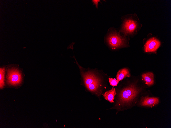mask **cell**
I'll use <instances>...</instances> for the list:
<instances>
[{
	"label": "cell",
	"instance_id": "277c9868",
	"mask_svg": "<svg viewBox=\"0 0 171 128\" xmlns=\"http://www.w3.org/2000/svg\"><path fill=\"white\" fill-rule=\"evenodd\" d=\"M138 93V90L133 85L126 87L120 91L116 106L129 105L134 99Z\"/></svg>",
	"mask_w": 171,
	"mask_h": 128
},
{
	"label": "cell",
	"instance_id": "30bf717a",
	"mask_svg": "<svg viewBox=\"0 0 171 128\" xmlns=\"http://www.w3.org/2000/svg\"><path fill=\"white\" fill-rule=\"evenodd\" d=\"M115 89L114 88L105 92L103 94L104 98L110 102H114V99L115 95L116 94Z\"/></svg>",
	"mask_w": 171,
	"mask_h": 128
},
{
	"label": "cell",
	"instance_id": "8fae6325",
	"mask_svg": "<svg viewBox=\"0 0 171 128\" xmlns=\"http://www.w3.org/2000/svg\"><path fill=\"white\" fill-rule=\"evenodd\" d=\"M5 69L4 68L0 69V87L2 88L4 85V75Z\"/></svg>",
	"mask_w": 171,
	"mask_h": 128
},
{
	"label": "cell",
	"instance_id": "8992f818",
	"mask_svg": "<svg viewBox=\"0 0 171 128\" xmlns=\"http://www.w3.org/2000/svg\"><path fill=\"white\" fill-rule=\"evenodd\" d=\"M161 44L160 41L155 37L149 39L145 43L144 49L146 52H155L159 48Z\"/></svg>",
	"mask_w": 171,
	"mask_h": 128
},
{
	"label": "cell",
	"instance_id": "5b68a950",
	"mask_svg": "<svg viewBox=\"0 0 171 128\" xmlns=\"http://www.w3.org/2000/svg\"><path fill=\"white\" fill-rule=\"evenodd\" d=\"M22 76L19 71L17 69L12 68L7 71L8 83L12 85L19 84L22 80Z\"/></svg>",
	"mask_w": 171,
	"mask_h": 128
},
{
	"label": "cell",
	"instance_id": "4fadbf2b",
	"mask_svg": "<svg viewBox=\"0 0 171 128\" xmlns=\"http://www.w3.org/2000/svg\"><path fill=\"white\" fill-rule=\"evenodd\" d=\"M92 2L93 3L94 5H95L96 8L98 9V3L100 2L101 3L100 1V0H92Z\"/></svg>",
	"mask_w": 171,
	"mask_h": 128
},
{
	"label": "cell",
	"instance_id": "52a82bcc",
	"mask_svg": "<svg viewBox=\"0 0 171 128\" xmlns=\"http://www.w3.org/2000/svg\"><path fill=\"white\" fill-rule=\"evenodd\" d=\"M159 101V99L157 98L143 97L141 101L140 104L142 106L152 107L157 104Z\"/></svg>",
	"mask_w": 171,
	"mask_h": 128
},
{
	"label": "cell",
	"instance_id": "7c38bea8",
	"mask_svg": "<svg viewBox=\"0 0 171 128\" xmlns=\"http://www.w3.org/2000/svg\"><path fill=\"white\" fill-rule=\"evenodd\" d=\"M109 79L110 85L113 87L116 86L119 82V81L115 78H109Z\"/></svg>",
	"mask_w": 171,
	"mask_h": 128
},
{
	"label": "cell",
	"instance_id": "7a4b0ae2",
	"mask_svg": "<svg viewBox=\"0 0 171 128\" xmlns=\"http://www.w3.org/2000/svg\"><path fill=\"white\" fill-rule=\"evenodd\" d=\"M122 24L119 31L125 36L133 35L138 31L142 26L135 14L121 17Z\"/></svg>",
	"mask_w": 171,
	"mask_h": 128
},
{
	"label": "cell",
	"instance_id": "9c48e42d",
	"mask_svg": "<svg viewBox=\"0 0 171 128\" xmlns=\"http://www.w3.org/2000/svg\"><path fill=\"white\" fill-rule=\"evenodd\" d=\"M130 76V74L128 69L126 68H124L118 71L116 77L117 80L120 81L126 77H129Z\"/></svg>",
	"mask_w": 171,
	"mask_h": 128
},
{
	"label": "cell",
	"instance_id": "ba28073f",
	"mask_svg": "<svg viewBox=\"0 0 171 128\" xmlns=\"http://www.w3.org/2000/svg\"><path fill=\"white\" fill-rule=\"evenodd\" d=\"M142 79L145 82L146 84L148 86L153 85L154 83V74L151 72L143 74L142 75Z\"/></svg>",
	"mask_w": 171,
	"mask_h": 128
},
{
	"label": "cell",
	"instance_id": "6da1fadb",
	"mask_svg": "<svg viewBox=\"0 0 171 128\" xmlns=\"http://www.w3.org/2000/svg\"><path fill=\"white\" fill-rule=\"evenodd\" d=\"M76 63L80 69L81 75L85 87L90 92L97 95H100L102 88L103 80L95 71L86 70L77 62L74 55Z\"/></svg>",
	"mask_w": 171,
	"mask_h": 128
},
{
	"label": "cell",
	"instance_id": "3957f363",
	"mask_svg": "<svg viewBox=\"0 0 171 128\" xmlns=\"http://www.w3.org/2000/svg\"><path fill=\"white\" fill-rule=\"evenodd\" d=\"M122 34L113 27L110 28L104 37L105 43L112 50L126 46L127 39Z\"/></svg>",
	"mask_w": 171,
	"mask_h": 128
}]
</instances>
